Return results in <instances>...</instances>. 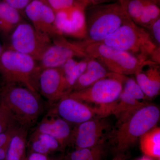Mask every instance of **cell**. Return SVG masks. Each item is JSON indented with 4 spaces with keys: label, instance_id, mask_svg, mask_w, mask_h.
<instances>
[{
    "label": "cell",
    "instance_id": "17",
    "mask_svg": "<svg viewBox=\"0 0 160 160\" xmlns=\"http://www.w3.org/2000/svg\"><path fill=\"white\" fill-rule=\"evenodd\" d=\"M86 58L87 62L86 70L77 80L70 92L86 89L101 79L108 76L110 73L97 60Z\"/></svg>",
    "mask_w": 160,
    "mask_h": 160
},
{
    "label": "cell",
    "instance_id": "24",
    "mask_svg": "<svg viewBox=\"0 0 160 160\" xmlns=\"http://www.w3.org/2000/svg\"><path fill=\"white\" fill-rule=\"evenodd\" d=\"M105 149V142L89 148L76 149L69 153L64 160H85Z\"/></svg>",
    "mask_w": 160,
    "mask_h": 160
},
{
    "label": "cell",
    "instance_id": "38",
    "mask_svg": "<svg viewBox=\"0 0 160 160\" xmlns=\"http://www.w3.org/2000/svg\"><path fill=\"white\" fill-rule=\"evenodd\" d=\"M140 160H151L149 158H148V157L146 156V157H143L142 158H141V159Z\"/></svg>",
    "mask_w": 160,
    "mask_h": 160
},
{
    "label": "cell",
    "instance_id": "30",
    "mask_svg": "<svg viewBox=\"0 0 160 160\" xmlns=\"http://www.w3.org/2000/svg\"><path fill=\"white\" fill-rule=\"evenodd\" d=\"M146 29L149 32L156 46L160 48V18L156 20Z\"/></svg>",
    "mask_w": 160,
    "mask_h": 160
},
{
    "label": "cell",
    "instance_id": "5",
    "mask_svg": "<svg viewBox=\"0 0 160 160\" xmlns=\"http://www.w3.org/2000/svg\"><path fill=\"white\" fill-rule=\"evenodd\" d=\"M72 42L86 57L97 60L112 73L125 76L134 74L146 62H141L132 55L107 46L102 42L82 40Z\"/></svg>",
    "mask_w": 160,
    "mask_h": 160
},
{
    "label": "cell",
    "instance_id": "9",
    "mask_svg": "<svg viewBox=\"0 0 160 160\" xmlns=\"http://www.w3.org/2000/svg\"><path fill=\"white\" fill-rule=\"evenodd\" d=\"M58 102L50 110L70 124L77 125L92 119L106 118L111 114L107 108L92 107L68 96Z\"/></svg>",
    "mask_w": 160,
    "mask_h": 160
},
{
    "label": "cell",
    "instance_id": "8",
    "mask_svg": "<svg viewBox=\"0 0 160 160\" xmlns=\"http://www.w3.org/2000/svg\"><path fill=\"white\" fill-rule=\"evenodd\" d=\"M9 49L26 54L40 61L51 45L52 38L29 23L21 22L12 32Z\"/></svg>",
    "mask_w": 160,
    "mask_h": 160
},
{
    "label": "cell",
    "instance_id": "28",
    "mask_svg": "<svg viewBox=\"0 0 160 160\" xmlns=\"http://www.w3.org/2000/svg\"><path fill=\"white\" fill-rule=\"evenodd\" d=\"M33 133L44 143L50 151L62 149L59 142L52 136L46 133H40L36 131Z\"/></svg>",
    "mask_w": 160,
    "mask_h": 160
},
{
    "label": "cell",
    "instance_id": "15",
    "mask_svg": "<svg viewBox=\"0 0 160 160\" xmlns=\"http://www.w3.org/2000/svg\"><path fill=\"white\" fill-rule=\"evenodd\" d=\"M72 130L70 123L50 110L39 123L35 131L52 136L63 149L70 144Z\"/></svg>",
    "mask_w": 160,
    "mask_h": 160
},
{
    "label": "cell",
    "instance_id": "2",
    "mask_svg": "<svg viewBox=\"0 0 160 160\" xmlns=\"http://www.w3.org/2000/svg\"><path fill=\"white\" fill-rule=\"evenodd\" d=\"M160 117V109L157 106L146 104L118 119V126L113 138L118 154H124L138 139L156 126Z\"/></svg>",
    "mask_w": 160,
    "mask_h": 160
},
{
    "label": "cell",
    "instance_id": "11",
    "mask_svg": "<svg viewBox=\"0 0 160 160\" xmlns=\"http://www.w3.org/2000/svg\"><path fill=\"white\" fill-rule=\"evenodd\" d=\"M109 124L102 118H95L76 125L72 132L70 144L76 149L89 148L104 142Z\"/></svg>",
    "mask_w": 160,
    "mask_h": 160
},
{
    "label": "cell",
    "instance_id": "12",
    "mask_svg": "<svg viewBox=\"0 0 160 160\" xmlns=\"http://www.w3.org/2000/svg\"><path fill=\"white\" fill-rule=\"evenodd\" d=\"M24 10L36 29L47 34L52 39L62 35L56 25L55 12L47 3L40 0H33Z\"/></svg>",
    "mask_w": 160,
    "mask_h": 160
},
{
    "label": "cell",
    "instance_id": "26",
    "mask_svg": "<svg viewBox=\"0 0 160 160\" xmlns=\"http://www.w3.org/2000/svg\"><path fill=\"white\" fill-rule=\"evenodd\" d=\"M46 2L55 12L68 10L76 6H80L85 9L77 0H46Z\"/></svg>",
    "mask_w": 160,
    "mask_h": 160
},
{
    "label": "cell",
    "instance_id": "37",
    "mask_svg": "<svg viewBox=\"0 0 160 160\" xmlns=\"http://www.w3.org/2000/svg\"><path fill=\"white\" fill-rule=\"evenodd\" d=\"M77 1L79 3L83 6L85 9L86 7H88V5H87L86 0H77Z\"/></svg>",
    "mask_w": 160,
    "mask_h": 160
},
{
    "label": "cell",
    "instance_id": "6",
    "mask_svg": "<svg viewBox=\"0 0 160 160\" xmlns=\"http://www.w3.org/2000/svg\"><path fill=\"white\" fill-rule=\"evenodd\" d=\"M39 65L31 57L12 49L0 54V74L6 84L20 85L32 91H39Z\"/></svg>",
    "mask_w": 160,
    "mask_h": 160
},
{
    "label": "cell",
    "instance_id": "32",
    "mask_svg": "<svg viewBox=\"0 0 160 160\" xmlns=\"http://www.w3.org/2000/svg\"><path fill=\"white\" fill-rule=\"evenodd\" d=\"M7 4L19 11L25 9L30 0H4Z\"/></svg>",
    "mask_w": 160,
    "mask_h": 160
},
{
    "label": "cell",
    "instance_id": "18",
    "mask_svg": "<svg viewBox=\"0 0 160 160\" xmlns=\"http://www.w3.org/2000/svg\"><path fill=\"white\" fill-rule=\"evenodd\" d=\"M19 11L6 2H0V32L9 35L22 22Z\"/></svg>",
    "mask_w": 160,
    "mask_h": 160
},
{
    "label": "cell",
    "instance_id": "23",
    "mask_svg": "<svg viewBox=\"0 0 160 160\" xmlns=\"http://www.w3.org/2000/svg\"><path fill=\"white\" fill-rule=\"evenodd\" d=\"M87 58L78 62L68 75L64 77L65 79V90L66 96L70 93L72 88L77 80L86 70L87 66Z\"/></svg>",
    "mask_w": 160,
    "mask_h": 160
},
{
    "label": "cell",
    "instance_id": "7",
    "mask_svg": "<svg viewBox=\"0 0 160 160\" xmlns=\"http://www.w3.org/2000/svg\"><path fill=\"white\" fill-rule=\"evenodd\" d=\"M126 76L110 72L92 86L80 91L67 95L69 97L86 103L99 105L113 110L122 91Z\"/></svg>",
    "mask_w": 160,
    "mask_h": 160
},
{
    "label": "cell",
    "instance_id": "27",
    "mask_svg": "<svg viewBox=\"0 0 160 160\" xmlns=\"http://www.w3.org/2000/svg\"><path fill=\"white\" fill-rule=\"evenodd\" d=\"M19 126H14L9 127L0 133V160L6 158V152L12 137L16 129Z\"/></svg>",
    "mask_w": 160,
    "mask_h": 160
},
{
    "label": "cell",
    "instance_id": "22",
    "mask_svg": "<svg viewBox=\"0 0 160 160\" xmlns=\"http://www.w3.org/2000/svg\"><path fill=\"white\" fill-rule=\"evenodd\" d=\"M152 1L154 0H125L122 6L129 18L136 24L145 7Z\"/></svg>",
    "mask_w": 160,
    "mask_h": 160
},
{
    "label": "cell",
    "instance_id": "41",
    "mask_svg": "<svg viewBox=\"0 0 160 160\" xmlns=\"http://www.w3.org/2000/svg\"><path fill=\"white\" fill-rule=\"evenodd\" d=\"M3 49L2 47V46H1V44H0V54L2 53V52Z\"/></svg>",
    "mask_w": 160,
    "mask_h": 160
},
{
    "label": "cell",
    "instance_id": "34",
    "mask_svg": "<svg viewBox=\"0 0 160 160\" xmlns=\"http://www.w3.org/2000/svg\"><path fill=\"white\" fill-rule=\"evenodd\" d=\"M88 6L116 2L117 0H86Z\"/></svg>",
    "mask_w": 160,
    "mask_h": 160
},
{
    "label": "cell",
    "instance_id": "35",
    "mask_svg": "<svg viewBox=\"0 0 160 160\" xmlns=\"http://www.w3.org/2000/svg\"><path fill=\"white\" fill-rule=\"evenodd\" d=\"M106 148L85 160H102L106 153Z\"/></svg>",
    "mask_w": 160,
    "mask_h": 160
},
{
    "label": "cell",
    "instance_id": "1",
    "mask_svg": "<svg viewBox=\"0 0 160 160\" xmlns=\"http://www.w3.org/2000/svg\"><path fill=\"white\" fill-rule=\"evenodd\" d=\"M0 106L16 125L27 129L35 124L44 110L38 92L14 84H6L2 89Z\"/></svg>",
    "mask_w": 160,
    "mask_h": 160
},
{
    "label": "cell",
    "instance_id": "31",
    "mask_svg": "<svg viewBox=\"0 0 160 160\" xmlns=\"http://www.w3.org/2000/svg\"><path fill=\"white\" fill-rule=\"evenodd\" d=\"M17 126L12 122L6 111L0 106V133L11 126Z\"/></svg>",
    "mask_w": 160,
    "mask_h": 160
},
{
    "label": "cell",
    "instance_id": "4",
    "mask_svg": "<svg viewBox=\"0 0 160 160\" xmlns=\"http://www.w3.org/2000/svg\"><path fill=\"white\" fill-rule=\"evenodd\" d=\"M101 42L132 55L142 62L151 61L154 54L160 52L148 30L130 19Z\"/></svg>",
    "mask_w": 160,
    "mask_h": 160
},
{
    "label": "cell",
    "instance_id": "33",
    "mask_svg": "<svg viewBox=\"0 0 160 160\" xmlns=\"http://www.w3.org/2000/svg\"><path fill=\"white\" fill-rule=\"evenodd\" d=\"M27 160H48V158L46 155L41 154L33 152L29 154Z\"/></svg>",
    "mask_w": 160,
    "mask_h": 160
},
{
    "label": "cell",
    "instance_id": "20",
    "mask_svg": "<svg viewBox=\"0 0 160 160\" xmlns=\"http://www.w3.org/2000/svg\"><path fill=\"white\" fill-rule=\"evenodd\" d=\"M142 151L147 157L160 158V128L156 126L140 138Z\"/></svg>",
    "mask_w": 160,
    "mask_h": 160
},
{
    "label": "cell",
    "instance_id": "13",
    "mask_svg": "<svg viewBox=\"0 0 160 160\" xmlns=\"http://www.w3.org/2000/svg\"><path fill=\"white\" fill-rule=\"evenodd\" d=\"M85 9L76 6L56 12V25L60 34L84 39L86 36Z\"/></svg>",
    "mask_w": 160,
    "mask_h": 160
},
{
    "label": "cell",
    "instance_id": "10",
    "mask_svg": "<svg viewBox=\"0 0 160 160\" xmlns=\"http://www.w3.org/2000/svg\"><path fill=\"white\" fill-rule=\"evenodd\" d=\"M52 39L53 42L40 60L39 65L41 70L61 67L67 61L75 57L86 58L72 42L66 39L63 35Z\"/></svg>",
    "mask_w": 160,
    "mask_h": 160
},
{
    "label": "cell",
    "instance_id": "14",
    "mask_svg": "<svg viewBox=\"0 0 160 160\" xmlns=\"http://www.w3.org/2000/svg\"><path fill=\"white\" fill-rule=\"evenodd\" d=\"M39 91L50 102L66 96L65 79L61 67L41 70L38 80Z\"/></svg>",
    "mask_w": 160,
    "mask_h": 160
},
{
    "label": "cell",
    "instance_id": "21",
    "mask_svg": "<svg viewBox=\"0 0 160 160\" xmlns=\"http://www.w3.org/2000/svg\"><path fill=\"white\" fill-rule=\"evenodd\" d=\"M159 18H160V6L152 1L145 7L136 24L147 29Z\"/></svg>",
    "mask_w": 160,
    "mask_h": 160
},
{
    "label": "cell",
    "instance_id": "29",
    "mask_svg": "<svg viewBox=\"0 0 160 160\" xmlns=\"http://www.w3.org/2000/svg\"><path fill=\"white\" fill-rule=\"evenodd\" d=\"M30 142L32 149L34 152L46 155L51 152L44 143L33 133L32 134Z\"/></svg>",
    "mask_w": 160,
    "mask_h": 160
},
{
    "label": "cell",
    "instance_id": "19",
    "mask_svg": "<svg viewBox=\"0 0 160 160\" xmlns=\"http://www.w3.org/2000/svg\"><path fill=\"white\" fill-rule=\"evenodd\" d=\"M27 130L21 126H18L16 129L8 146L6 160H24Z\"/></svg>",
    "mask_w": 160,
    "mask_h": 160
},
{
    "label": "cell",
    "instance_id": "16",
    "mask_svg": "<svg viewBox=\"0 0 160 160\" xmlns=\"http://www.w3.org/2000/svg\"><path fill=\"white\" fill-rule=\"evenodd\" d=\"M134 75L138 85L148 98H152L159 94V64L146 61Z\"/></svg>",
    "mask_w": 160,
    "mask_h": 160
},
{
    "label": "cell",
    "instance_id": "3",
    "mask_svg": "<svg viewBox=\"0 0 160 160\" xmlns=\"http://www.w3.org/2000/svg\"><path fill=\"white\" fill-rule=\"evenodd\" d=\"M86 36L88 42H100L116 31L129 19L118 2L89 6L85 9Z\"/></svg>",
    "mask_w": 160,
    "mask_h": 160
},
{
    "label": "cell",
    "instance_id": "36",
    "mask_svg": "<svg viewBox=\"0 0 160 160\" xmlns=\"http://www.w3.org/2000/svg\"><path fill=\"white\" fill-rule=\"evenodd\" d=\"M125 156L124 154H118L117 156L112 160H124Z\"/></svg>",
    "mask_w": 160,
    "mask_h": 160
},
{
    "label": "cell",
    "instance_id": "40",
    "mask_svg": "<svg viewBox=\"0 0 160 160\" xmlns=\"http://www.w3.org/2000/svg\"><path fill=\"white\" fill-rule=\"evenodd\" d=\"M117 1L118 2H119L121 3L122 5L123 3H124V1H125V0H117Z\"/></svg>",
    "mask_w": 160,
    "mask_h": 160
},
{
    "label": "cell",
    "instance_id": "39",
    "mask_svg": "<svg viewBox=\"0 0 160 160\" xmlns=\"http://www.w3.org/2000/svg\"><path fill=\"white\" fill-rule=\"evenodd\" d=\"M154 1L156 3H157L158 5H159L160 6V0H154Z\"/></svg>",
    "mask_w": 160,
    "mask_h": 160
},
{
    "label": "cell",
    "instance_id": "25",
    "mask_svg": "<svg viewBox=\"0 0 160 160\" xmlns=\"http://www.w3.org/2000/svg\"><path fill=\"white\" fill-rule=\"evenodd\" d=\"M122 91L131 95L140 101L146 99L147 98L138 85L136 80L132 78L126 77Z\"/></svg>",
    "mask_w": 160,
    "mask_h": 160
},
{
    "label": "cell",
    "instance_id": "42",
    "mask_svg": "<svg viewBox=\"0 0 160 160\" xmlns=\"http://www.w3.org/2000/svg\"><path fill=\"white\" fill-rule=\"evenodd\" d=\"M40 1H42V2H44L46 3V0H40Z\"/></svg>",
    "mask_w": 160,
    "mask_h": 160
}]
</instances>
